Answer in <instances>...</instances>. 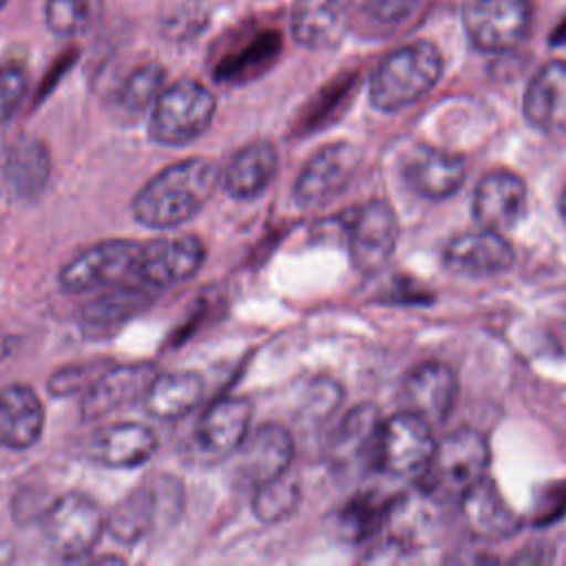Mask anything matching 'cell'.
I'll return each mask as SVG.
<instances>
[{
    "instance_id": "6da1fadb",
    "label": "cell",
    "mask_w": 566,
    "mask_h": 566,
    "mask_svg": "<svg viewBox=\"0 0 566 566\" xmlns=\"http://www.w3.org/2000/svg\"><path fill=\"white\" fill-rule=\"evenodd\" d=\"M221 181L214 161L190 157L150 177L133 199V214L148 228H177L192 219Z\"/></svg>"
},
{
    "instance_id": "7a4b0ae2",
    "label": "cell",
    "mask_w": 566,
    "mask_h": 566,
    "mask_svg": "<svg viewBox=\"0 0 566 566\" xmlns=\"http://www.w3.org/2000/svg\"><path fill=\"white\" fill-rule=\"evenodd\" d=\"M442 75V53L433 42L416 40L387 53L371 73L369 102L394 113L422 99Z\"/></svg>"
},
{
    "instance_id": "3957f363",
    "label": "cell",
    "mask_w": 566,
    "mask_h": 566,
    "mask_svg": "<svg viewBox=\"0 0 566 566\" xmlns=\"http://www.w3.org/2000/svg\"><path fill=\"white\" fill-rule=\"evenodd\" d=\"M489 458V442L480 431H451L436 442L433 455L420 473V489L427 497L460 502V497L486 475Z\"/></svg>"
},
{
    "instance_id": "277c9868",
    "label": "cell",
    "mask_w": 566,
    "mask_h": 566,
    "mask_svg": "<svg viewBox=\"0 0 566 566\" xmlns=\"http://www.w3.org/2000/svg\"><path fill=\"white\" fill-rule=\"evenodd\" d=\"M214 95L195 80H179L161 91L150 113L148 135L164 146L197 139L214 117Z\"/></svg>"
},
{
    "instance_id": "5b68a950",
    "label": "cell",
    "mask_w": 566,
    "mask_h": 566,
    "mask_svg": "<svg viewBox=\"0 0 566 566\" xmlns=\"http://www.w3.org/2000/svg\"><path fill=\"white\" fill-rule=\"evenodd\" d=\"M142 243L128 239L99 241L75 254L60 270V287L71 294L91 292L97 287L119 285L128 276L137 279Z\"/></svg>"
},
{
    "instance_id": "8992f818",
    "label": "cell",
    "mask_w": 566,
    "mask_h": 566,
    "mask_svg": "<svg viewBox=\"0 0 566 566\" xmlns=\"http://www.w3.org/2000/svg\"><path fill=\"white\" fill-rule=\"evenodd\" d=\"M436 449L433 427L413 411L382 420L376 442V467L394 478H420Z\"/></svg>"
},
{
    "instance_id": "52a82bcc",
    "label": "cell",
    "mask_w": 566,
    "mask_h": 566,
    "mask_svg": "<svg viewBox=\"0 0 566 566\" xmlns=\"http://www.w3.org/2000/svg\"><path fill=\"white\" fill-rule=\"evenodd\" d=\"M44 537L64 559H80L99 542L106 517L102 509L82 493L57 497L44 513Z\"/></svg>"
},
{
    "instance_id": "ba28073f",
    "label": "cell",
    "mask_w": 566,
    "mask_h": 566,
    "mask_svg": "<svg viewBox=\"0 0 566 566\" xmlns=\"http://www.w3.org/2000/svg\"><path fill=\"white\" fill-rule=\"evenodd\" d=\"M533 22L531 0H471L464 29L471 44L484 53H504L520 46Z\"/></svg>"
},
{
    "instance_id": "9c48e42d",
    "label": "cell",
    "mask_w": 566,
    "mask_h": 566,
    "mask_svg": "<svg viewBox=\"0 0 566 566\" xmlns=\"http://www.w3.org/2000/svg\"><path fill=\"white\" fill-rule=\"evenodd\" d=\"M363 161L358 146L334 142L316 150L294 184V201L301 208H321L336 199L354 179Z\"/></svg>"
},
{
    "instance_id": "30bf717a",
    "label": "cell",
    "mask_w": 566,
    "mask_h": 566,
    "mask_svg": "<svg viewBox=\"0 0 566 566\" xmlns=\"http://www.w3.org/2000/svg\"><path fill=\"white\" fill-rule=\"evenodd\" d=\"M398 219L394 208L374 199L363 203L349 223V259L356 270L378 272L394 254L398 243Z\"/></svg>"
},
{
    "instance_id": "8fae6325",
    "label": "cell",
    "mask_w": 566,
    "mask_h": 566,
    "mask_svg": "<svg viewBox=\"0 0 566 566\" xmlns=\"http://www.w3.org/2000/svg\"><path fill=\"white\" fill-rule=\"evenodd\" d=\"M294 458L292 433L281 424H261L237 449L234 478L243 489H256L287 473Z\"/></svg>"
},
{
    "instance_id": "7c38bea8",
    "label": "cell",
    "mask_w": 566,
    "mask_h": 566,
    "mask_svg": "<svg viewBox=\"0 0 566 566\" xmlns=\"http://www.w3.org/2000/svg\"><path fill=\"white\" fill-rule=\"evenodd\" d=\"M206 259L203 241L195 234L159 237L142 245L137 281L153 287H168L197 274Z\"/></svg>"
},
{
    "instance_id": "4fadbf2b",
    "label": "cell",
    "mask_w": 566,
    "mask_h": 566,
    "mask_svg": "<svg viewBox=\"0 0 566 566\" xmlns=\"http://www.w3.org/2000/svg\"><path fill=\"white\" fill-rule=\"evenodd\" d=\"M526 184L511 170L486 172L473 192V219L480 228L504 232L517 226L526 212Z\"/></svg>"
},
{
    "instance_id": "5bb4252c",
    "label": "cell",
    "mask_w": 566,
    "mask_h": 566,
    "mask_svg": "<svg viewBox=\"0 0 566 566\" xmlns=\"http://www.w3.org/2000/svg\"><path fill=\"white\" fill-rule=\"evenodd\" d=\"M380 416L371 405L354 407L338 424L329 442V462L336 471L349 475L376 467V442Z\"/></svg>"
},
{
    "instance_id": "9a60e30c",
    "label": "cell",
    "mask_w": 566,
    "mask_h": 566,
    "mask_svg": "<svg viewBox=\"0 0 566 566\" xmlns=\"http://www.w3.org/2000/svg\"><path fill=\"white\" fill-rule=\"evenodd\" d=\"M155 369L146 363L119 365L106 369L84 394H82V420H102L108 413L124 409L126 405L144 398Z\"/></svg>"
},
{
    "instance_id": "2e32d148",
    "label": "cell",
    "mask_w": 566,
    "mask_h": 566,
    "mask_svg": "<svg viewBox=\"0 0 566 566\" xmlns=\"http://www.w3.org/2000/svg\"><path fill=\"white\" fill-rule=\"evenodd\" d=\"M458 398V378L449 365L429 360L418 365L402 385V402L407 411L424 418L431 427L444 422Z\"/></svg>"
},
{
    "instance_id": "e0dca14e",
    "label": "cell",
    "mask_w": 566,
    "mask_h": 566,
    "mask_svg": "<svg viewBox=\"0 0 566 566\" xmlns=\"http://www.w3.org/2000/svg\"><path fill=\"white\" fill-rule=\"evenodd\" d=\"M467 166L455 153L436 146H416L402 164L405 184L424 199H447L464 181Z\"/></svg>"
},
{
    "instance_id": "ac0fdd59",
    "label": "cell",
    "mask_w": 566,
    "mask_h": 566,
    "mask_svg": "<svg viewBox=\"0 0 566 566\" xmlns=\"http://www.w3.org/2000/svg\"><path fill=\"white\" fill-rule=\"evenodd\" d=\"M513 248L495 230H473L458 234L444 248L447 270L462 276H493L513 265Z\"/></svg>"
},
{
    "instance_id": "d6986e66",
    "label": "cell",
    "mask_w": 566,
    "mask_h": 566,
    "mask_svg": "<svg viewBox=\"0 0 566 566\" xmlns=\"http://www.w3.org/2000/svg\"><path fill=\"white\" fill-rule=\"evenodd\" d=\"M252 407L245 398L228 396L214 400L197 424V444L208 458H228L237 453L250 433Z\"/></svg>"
},
{
    "instance_id": "ffe728a7",
    "label": "cell",
    "mask_w": 566,
    "mask_h": 566,
    "mask_svg": "<svg viewBox=\"0 0 566 566\" xmlns=\"http://www.w3.org/2000/svg\"><path fill=\"white\" fill-rule=\"evenodd\" d=\"M526 122L546 135L566 133V62L553 60L544 64L524 91Z\"/></svg>"
},
{
    "instance_id": "44dd1931",
    "label": "cell",
    "mask_w": 566,
    "mask_h": 566,
    "mask_svg": "<svg viewBox=\"0 0 566 566\" xmlns=\"http://www.w3.org/2000/svg\"><path fill=\"white\" fill-rule=\"evenodd\" d=\"M2 181L15 199L29 201L42 195L51 175V157L42 139L18 135L0 155Z\"/></svg>"
},
{
    "instance_id": "7402d4cb",
    "label": "cell",
    "mask_w": 566,
    "mask_h": 566,
    "mask_svg": "<svg viewBox=\"0 0 566 566\" xmlns=\"http://www.w3.org/2000/svg\"><path fill=\"white\" fill-rule=\"evenodd\" d=\"M292 35L294 40L314 51L334 49L349 24L347 0H296L292 7Z\"/></svg>"
},
{
    "instance_id": "603a6c76",
    "label": "cell",
    "mask_w": 566,
    "mask_h": 566,
    "mask_svg": "<svg viewBox=\"0 0 566 566\" xmlns=\"http://www.w3.org/2000/svg\"><path fill=\"white\" fill-rule=\"evenodd\" d=\"M460 509L469 531L482 539H502L513 535L522 520L486 475L460 497Z\"/></svg>"
},
{
    "instance_id": "cb8c5ba5",
    "label": "cell",
    "mask_w": 566,
    "mask_h": 566,
    "mask_svg": "<svg viewBox=\"0 0 566 566\" xmlns=\"http://www.w3.org/2000/svg\"><path fill=\"white\" fill-rule=\"evenodd\" d=\"M44 429V407L27 385L0 389V444L7 449L33 447Z\"/></svg>"
},
{
    "instance_id": "d4e9b609",
    "label": "cell",
    "mask_w": 566,
    "mask_h": 566,
    "mask_svg": "<svg viewBox=\"0 0 566 566\" xmlns=\"http://www.w3.org/2000/svg\"><path fill=\"white\" fill-rule=\"evenodd\" d=\"M157 451V436L139 422H119L97 431L91 440L95 462L113 469H130L144 464Z\"/></svg>"
},
{
    "instance_id": "484cf974",
    "label": "cell",
    "mask_w": 566,
    "mask_h": 566,
    "mask_svg": "<svg viewBox=\"0 0 566 566\" xmlns=\"http://www.w3.org/2000/svg\"><path fill=\"white\" fill-rule=\"evenodd\" d=\"M279 159L268 142L243 146L221 170V186L234 199H252L261 195L274 179Z\"/></svg>"
},
{
    "instance_id": "4316f807",
    "label": "cell",
    "mask_w": 566,
    "mask_h": 566,
    "mask_svg": "<svg viewBox=\"0 0 566 566\" xmlns=\"http://www.w3.org/2000/svg\"><path fill=\"white\" fill-rule=\"evenodd\" d=\"M203 378L195 371L155 374L146 394V411L159 420H177L190 413L203 398Z\"/></svg>"
},
{
    "instance_id": "83f0119b",
    "label": "cell",
    "mask_w": 566,
    "mask_h": 566,
    "mask_svg": "<svg viewBox=\"0 0 566 566\" xmlns=\"http://www.w3.org/2000/svg\"><path fill=\"white\" fill-rule=\"evenodd\" d=\"M153 285L139 281V285H113L111 292L102 294L82 310V321L95 329L113 327L128 316L142 312L153 303Z\"/></svg>"
},
{
    "instance_id": "f1b7e54d",
    "label": "cell",
    "mask_w": 566,
    "mask_h": 566,
    "mask_svg": "<svg viewBox=\"0 0 566 566\" xmlns=\"http://www.w3.org/2000/svg\"><path fill=\"white\" fill-rule=\"evenodd\" d=\"M155 493L146 486L128 493L122 502L115 504L111 515L106 517V528L111 535L124 544L139 542L153 526L155 520Z\"/></svg>"
},
{
    "instance_id": "f546056e",
    "label": "cell",
    "mask_w": 566,
    "mask_h": 566,
    "mask_svg": "<svg viewBox=\"0 0 566 566\" xmlns=\"http://www.w3.org/2000/svg\"><path fill=\"white\" fill-rule=\"evenodd\" d=\"M298 500H301L298 482L294 478H290L287 473H283V475L254 489L252 511L261 522L274 524V522H281L287 515H292Z\"/></svg>"
},
{
    "instance_id": "4dcf8cb0",
    "label": "cell",
    "mask_w": 566,
    "mask_h": 566,
    "mask_svg": "<svg viewBox=\"0 0 566 566\" xmlns=\"http://www.w3.org/2000/svg\"><path fill=\"white\" fill-rule=\"evenodd\" d=\"M166 71L159 64H144L135 69L119 88L117 104L128 115L144 113L164 91Z\"/></svg>"
},
{
    "instance_id": "1f68e13d",
    "label": "cell",
    "mask_w": 566,
    "mask_h": 566,
    "mask_svg": "<svg viewBox=\"0 0 566 566\" xmlns=\"http://www.w3.org/2000/svg\"><path fill=\"white\" fill-rule=\"evenodd\" d=\"M102 2L104 0H46V24L57 35H77L99 18Z\"/></svg>"
},
{
    "instance_id": "d6a6232c",
    "label": "cell",
    "mask_w": 566,
    "mask_h": 566,
    "mask_svg": "<svg viewBox=\"0 0 566 566\" xmlns=\"http://www.w3.org/2000/svg\"><path fill=\"white\" fill-rule=\"evenodd\" d=\"M387 509H389V504L380 502L378 497H374L369 493L352 500L340 513L343 535L352 542H360V539L374 535L378 528H382Z\"/></svg>"
},
{
    "instance_id": "836d02e7",
    "label": "cell",
    "mask_w": 566,
    "mask_h": 566,
    "mask_svg": "<svg viewBox=\"0 0 566 566\" xmlns=\"http://www.w3.org/2000/svg\"><path fill=\"white\" fill-rule=\"evenodd\" d=\"M113 365L108 360H88L62 367L49 378V391L53 396H73L80 391L84 394Z\"/></svg>"
},
{
    "instance_id": "e575fe53",
    "label": "cell",
    "mask_w": 566,
    "mask_h": 566,
    "mask_svg": "<svg viewBox=\"0 0 566 566\" xmlns=\"http://www.w3.org/2000/svg\"><path fill=\"white\" fill-rule=\"evenodd\" d=\"M27 93V73L22 66H0V126L13 117Z\"/></svg>"
},
{
    "instance_id": "d590c367",
    "label": "cell",
    "mask_w": 566,
    "mask_h": 566,
    "mask_svg": "<svg viewBox=\"0 0 566 566\" xmlns=\"http://www.w3.org/2000/svg\"><path fill=\"white\" fill-rule=\"evenodd\" d=\"M418 0H365V11L371 20L382 24H396L405 20L413 9Z\"/></svg>"
},
{
    "instance_id": "8d00e7d4",
    "label": "cell",
    "mask_w": 566,
    "mask_h": 566,
    "mask_svg": "<svg viewBox=\"0 0 566 566\" xmlns=\"http://www.w3.org/2000/svg\"><path fill=\"white\" fill-rule=\"evenodd\" d=\"M9 559H11V546L2 544V546H0V562L4 564V562H9Z\"/></svg>"
},
{
    "instance_id": "74e56055",
    "label": "cell",
    "mask_w": 566,
    "mask_h": 566,
    "mask_svg": "<svg viewBox=\"0 0 566 566\" xmlns=\"http://www.w3.org/2000/svg\"><path fill=\"white\" fill-rule=\"evenodd\" d=\"M559 212H562V217L566 221V186L562 188V195H559Z\"/></svg>"
},
{
    "instance_id": "f35d334b",
    "label": "cell",
    "mask_w": 566,
    "mask_h": 566,
    "mask_svg": "<svg viewBox=\"0 0 566 566\" xmlns=\"http://www.w3.org/2000/svg\"><path fill=\"white\" fill-rule=\"evenodd\" d=\"M7 352H9V343L0 338V358H2V356H7Z\"/></svg>"
},
{
    "instance_id": "ab89813d",
    "label": "cell",
    "mask_w": 566,
    "mask_h": 566,
    "mask_svg": "<svg viewBox=\"0 0 566 566\" xmlns=\"http://www.w3.org/2000/svg\"><path fill=\"white\" fill-rule=\"evenodd\" d=\"M4 2H7V0H0V9H2V7H4Z\"/></svg>"
}]
</instances>
